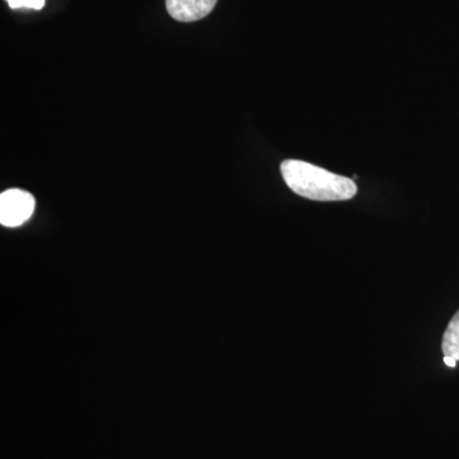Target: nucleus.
Segmentation results:
<instances>
[{"instance_id": "nucleus-1", "label": "nucleus", "mask_w": 459, "mask_h": 459, "mask_svg": "<svg viewBox=\"0 0 459 459\" xmlns=\"http://www.w3.org/2000/svg\"><path fill=\"white\" fill-rule=\"evenodd\" d=\"M281 174L292 192L312 201H349L358 193V186L352 179L300 160L283 161Z\"/></svg>"}, {"instance_id": "nucleus-2", "label": "nucleus", "mask_w": 459, "mask_h": 459, "mask_svg": "<svg viewBox=\"0 0 459 459\" xmlns=\"http://www.w3.org/2000/svg\"><path fill=\"white\" fill-rule=\"evenodd\" d=\"M35 211V198L22 189H8L0 195V223L18 228L29 221Z\"/></svg>"}, {"instance_id": "nucleus-3", "label": "nucleus", "mask_w": 459, "mask_h": 459, "mask_svg": "<svg viewBox=\"0 0 459 459\" xmlns=\"http://www.w3.org/2000/svg\"><path fill=\"white\" fill-rule=\"evenodd\" d=\"M217 0H166V9L175 21L195 22L207 17L216 7Z\"/></svg>"}, {"instance_id": "nucleus-4", "label": "nucleus", "mask_w": 459, "mask_h": 459, "mask_svg": "<svg viewBox=\"0 0 459 459\" xmlns=\"http://www.w3.org/2000/svg\"><path fill=\"white\" fill-rule=\"evenodd\" d=\"M442 351L444 356H451L459 361V310L444 332Z\"/></svg>"}, {"instance_id": "nucleus-5", "label": "nucleus", "mask_w": 459, "mask_h": 459, "mask_svg": "<svg viewBox=\"0 0 459 459\" xmlns=\"http://www.w3.org/2000/svg\"><path fill=\"white\" fill-rule=\"evenodd\" d=\"M47 0H7L9 7L12 9L30 8L35 11H41L44 8Z\"/></svg>"}, {"instance_id": "nucleus-6", "label": "nucleus", "mask_w": 459, "mask_h": 459, "mask_svg": "<svg viewBox=\"0 0 459 459\" xmlns=\"http://www.w3.org/2000/svg\"><path fill=\"white\" fill-rule=\"evenodd\" d=\"M444 364L449 368L457 367V360L455 359L451 358V356H444Z\"/></svg>"}]
</instances>
